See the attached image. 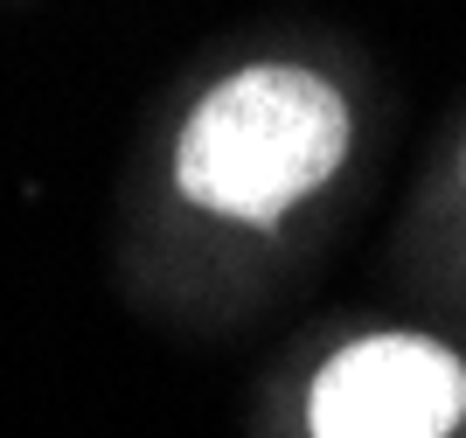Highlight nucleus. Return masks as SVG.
<instances>
[{
	"label": "nucleus",
	"mask_w": 466,
	"mask_h": 438,
	"mask_svg": "<svg viewBox=\"0 0 466 438\" xmlns=\"http://www.w3.org/2000/svg\"><path fill=\"white\" fill-rule=\"evenodd\" d=\"M355 160V91L307 49H251L195 76L139 147L118 279L147 306H195L279 250Z\"/></svg>",
	"instance_id": "nucleus-1"
},
{
	"label": "nucleus",
	"mask_w": 466,
	"mask_h": 438,
	"mask_svg": "<svg viewBox=\"0 0 466 438\" xmlns=\"http://www.w3.org/2000/svg\"><path fill=\"white\" fill-rule=\"evenodd\" d=\"M286 438H466V348L431 327H355L292 376Z\"/></svg>",
	"instance_id": "nucleus-2"
},
{
	"label": "nucleus",
	"mask_w": 466,
	"mask_h": 438,
	"mask_svg": "<svg viewBox=\"0 0 466 438\" xmlns=\"http://www.w3.org/2000/svg\"><path fill=\"white\" fill-rule=\"evenodd\" d=\"M452 223H460V237H466V139L452 147Z\"/></svg>",
	"instance_id": "nucleus-3"
}]
</instances>
